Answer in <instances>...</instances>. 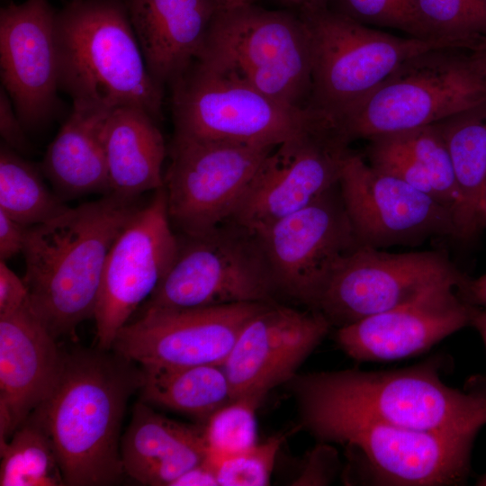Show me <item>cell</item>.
Segmentation results:
<instances>
[{"label":"cell","mask_w":486,"mask_h":486,"mask_svg":"<svg viewBox=\"0 0 486 486\" xmlns=\"http://www.w3.org/2000/svg\"><path fill=\"white\" fill-rule=\"evenodd\" d=\"M140 364L111 350L64 352L50 395L29 416L49 436L65 485L104 486L124 474L120 431L130 396L142 385Z\"/></svg>","instance_id":"1"},{"label":"cell","mask_w":486,"mask_h":486,"mask_svg":"<svg viewBox=\"0 0 486 486\" xmlns=\"http://www.w3.org/2000/svg\"><path fill=\"white\" fill-rule=\"evenodd\" d=\"M139 198L108 193L29 228L22 251L28 305L56 339L94 318L108 254L142 206Z\"/></svg>","instance_id":"2"},{"label":"cell","mask_w":486,"mask_h":486,"mask_svg":"<svg viewBox=\"0 0 486 486\" xmlns=\"http://www.w3.org/2000/svg\"><path fill=\"white\" fill-rule=\"evenodd\" d=\"M58 86L78 110H145L162 119L164 88L151 76L125 0H70L57 11Z\"/></svg>","instance_id":"3"},{"label":"cell","mask_w":486,"mask_h":486,"mask_svg":"<svg viewBox=\"0 0 486 486\" xmlns=\"http://www.w3.org/2000/svg\"><path fill=\"white\" fill-rule=\"evenodd\" d=\"M291 389L301 411H328L400 427L476 435L486 424V396L446 385L428 362L392 371L341 370L295 375Z\"/></svg>","instance_id":"4"},{"label":"cell","mask_w":486,"mask_h":486,"mask_svg":"<svg viewBox=\"0 0 486 486\" xmlns=\"http://www.w3.org/2000/svg\"><path fill=\"white\" fill-rule=\"evenodd\" d=\"M197 58H202L290 106L310 108L312 51L295 11L255 4L220 9Z\"/></svg>","instance_id":"5"},{"label":"cell","mask_w":486,"mask_h":486,"mask_svg":"<svg viewBox=\"0 0 486 486\" xmlns=\"http://www.w3.org/2000/svg\"><path fill=\"white\" fill-rule=\"evenodd\" d=\"M299 14L311 41L309 107L335 124L408 58L431 50H462L448 40L395 36L328 7Z\"/></svg>","instance_id":"6"},{"label":"cell","mask_w":486,"mask_h":486,"mask_svg":"<svg viewBox=\"0 0 486 486\" xmlns=\"http://www.w3.org/2000/svg\"><path fill=\"white\" fill-rule=\"evenodd\" d=\"M169 86L176 136L277 146L325 119L311 108L281 103L202 58Z\"/></svg>","instance_id":"7"},{"label":"cell","mask_w":486,"mask_h":486,"mask_svg":"<svg viewBox=\"0 0 486 486\" xmlns=\"http://www.w3.org/2000/svg\"><path fill=\"white\" fill-rule=\"evenodd\" d=\"M459 50L437 49L402 62L336 126L349 141L436 123L486 99V82Z\"/></svg>","instance_id":"8"},{"label":"cell","mask_w":486,"mask_h":486,"mask_svg":"<svg viewBox=\"0 0 486 486\" xmlns=\"http://www.w3.org/2000/svg\"><path fill=\"white\" fill-rule=\"evenodd\" d=\"M299 413L301 425L321 442L357 454L374 484L455 485L469 473L474 435L418 430L338 412Z\"/></svg>","instance_id":"9"},{"label":"cell","mask_w":486,"mask_h":486,"mask_svg":"<svg viewBox=\"0 0 486 486\" xmlns=\"http://www.w3.org/2000/svg\"><path fill=\"white\" fill-rule=\"evenodd\" d=\"M276 295L256 237L227 221L178 237L176 257L142 310L270 303Z\"/></svg>","instance_id":"10"},{"label":"cell","mask_w":486,"mask_h":486,"mask_svg":"<svg viewBox=\"0 0 486 486\" xmlns=\"http://www.w3.org/2000/svg\"><path fill=\"white\" fill-rule=\"evenodd\" d=\"M446 253H392L358 246L344 255L310 310L338 328L409 302L430 288L464 277Z\"/></svg>","instance_id":"11"},{"label":"cell","mask_w":486,"mask_h":486,"mask_svg":"<svg viewBox=\"0 0 486 486\" xmlns=\"http://www.w3.org/2000/svg\"><path fill=\"white\" fill-rule=\"evenodd\" d=\"M275 147L174 135L163 185L172 226L196 235L229 221Z\"/></svg>","instance_id":"12"},{"label":"cell","mask_w":486,"mask_h":486,"mask_svg":"<svg viewBox=\"0 0 486 486\" xmlns=\"http://www.w3.org/2000/svg\"><path fill=\"white\" fill-rule=\"evenodd\" d=\"M349 144L328 119L278 144L229 221L254 235L308 206L338 184Z\"/></svg>","instance_id":"13"},{"label":"cell","mask_w":486,"mask_h":486,"mask_svg":"<svg viewBox=\"0 0 486 486\" xmlns=\"http://www.w3.org/2000/svg\"><path fill=\"white\" fill-rule=\"evenodd\" d=\"M346 213L360 246H413L427 239H460L452 212L433 196L372 166L350 152L338 180Z\"/></svg>","instance_id":"14"},{"label":"cell","mask_w":486,"mask_h":486,"mask_svg":"<svg viewBox=\"0 0 486 486\" xmlns=\"http://www.w3.org/2000/svg\"><path fill=\"white\" fill-rule=\"evenodd\" d=\"M177 248L162 186L135 212L108 254L94 315L98 348L112 350L119 330L169 270Z\"/></svg>","instance_id":"15"},{"label":"cell","mask_w":486,"mask_h":486,"mask_svg":"<svg viewBox=\"0 0 486 486\" xmlns=\"http://www.w3.org/2000/svg\"><path fill=\"white\" fill-rule=\"evenodd\" d=\"M254 236L277 294L308 309L338 260L360 246L343 206L338 184Z\"/></svg>","instance_id":"16"},{"label":"cell","mask_w":486,"mask_h":486,"mask_svg":"<svg viewBox=\"0 0 486 486\" xmlns=\"http://www.w3.org/2000/svg\"><path fill=\"white\" fill-rule=\"evenodd\" d=\"M266 304L145 309L119 330L112 350L140 365L223 364L244 325Z\"/></svg>","instance_id":"17"},{"label":"cell","mask_w":486,"mask_h":486,"mask_svg":"<svg viewBox=\"0 0 486 486\" xmlns=\"http://www.w3.org/2000/svg\"><path fill=\"white\" fill-rule=\"evenodd\" d=\"M57 11L49 0L10 2L0 9V75L26 130L47 124L58 108Z\"/></svg>","instance_id":"18"},{"label":"cell","mask_w":486,"mask_h":486,"mask_svg":"<svg viewBox=\"0 0 486 486\" xmlns=\"http://www.w3.org/2000/svg\"><path fill=\"white\" fill-rule=\"evenodd\" d=\"M331 326L320 312L266 304L239 332L222 366L232 399L258 396L290 382Z\"/></svg>","instance_id":"19"},{"label":"cell","mask_w":486,"mask_h":486,"mask_svg":"<svg viewBox=\"0 0 486 486\" xmlns=\"http://www.w3.org/2000/svg\"><path fill=\"white\" fill-rule=\"evenodd\" d=\"M460 283L439 284L409 302L338 328L337 343L351 358L363 362L425 352L470 325V306L458 293Z\"/></svg>","instance_id":"20"},{"label":"cell","mask_w":486,"mask_h":486,"mask_svg":"<svg viewBox=\"0 0 486 486\" xmlns=\"http://www.w3.org/2000/svg\"><path fill=\"white\" fill-rule=\"evenodd\" d=\"M64 352L28 302L0 317V442L6 441L50 395Z\"/></svg>","instance_id":"21"},{"label":"cell","mask_w":486,"mask_h":486,"mask_svg":"<svg viewBox=\"0 0 486 486\" xmlns=\"http://www.w3.org/2000/svg\"><path fill=\"white\" fill-rule=\"evenodd\" d=\"M153 79L170 86L199 57L212 20L214 0H125Z\"/></svg>","instance_id":"22"},{"label":"cell","mask_w":486,"mask_h":486,"mask_svg":"<svg viewBox=\"0 0 486 486\" xmlns=\"http://www.w3.org/2000/svg\"><path fill=\"white\" fill-rule=\"evenodd\" d=\"M206 456L203 427L167 418L144 401L134 406L121 439L124 474L144 485L172 486Z\"/></svg>","instance_id":"23"},{"label":"cell","mask_w":486,"mask_h":486,"mask_svg":"<svg viewBox=\"0 0 486 486\" xmlns=\"http://www.w3.org/2000/svg\"><path fill=\"white\" fill-rule=\"evenodd\" d=\"M104 144L110 193L140 197L164 185L166 148L157 121L145 110L134 106L112 110Z\"/></svg>","instance_id":"24"},{"label":"cell","mask_w":486,"mask_h":486,"mask_svg":"<svg viewBox=\"0 0 486 486\" xmlns=\"http://www.w3.org/2000/svg\"><path fill=\"white\" fill-rule=\"evenodd\" d=\"M110 112L73 108L49 145L40 167L62 199L110 193L104 144Z\"/></svg>","instance_id":"25"},{"label":"cell","mask_w":486,"mask_h":486,"mask_svg":"<svg viewBox=\"0 0 486 486\" xmlns=\"http://www.w3.org/2000/svg\"><path fill=\"white\" fill-rule=\"evenodd\" d=\"M434 125L452 158L463 199L467 240L486 223L481 212L486 190V99Z\"/></svg>","instance_id":"26"},{"label":"cell","mask_w":486,"mask_h":486,"mask_svg":"<svg viewBox=\"0 0 486 486\" xmlns=\"http://www.w3.org/2000/svg\"><path fill=\"white\" fill-rule=\"evenodd\" d=\"M141 401L196 417L203 421L232 400L222 364L140 365Z\"/></svg>","instance_id":"27"},{"label":"cell","mask_w":486,"mask_h":486,"mask_svg":"<svg viewBox=\"0 0 486 486\" xmlns=\"http://www.w3.org/2000/svg\"><path fill=\"white\" fill-rule=\"evenodd\" d=\"M40 167L2 144L0 148V211L26 227L44 223L68 209L50 190Z\"/></svg>","instance_id":"28"},{"label":"cell","mask_w":486,"mask_h":486,"mask_svg":"<svg viewBox=\"0 0 486 486\" xmlns=\"http://www.w3.org/2000/svg\"><path fill=\"white\" fill-rule=\"evenodd\" d=\"M1 486L65 485L53 446L31 418L6 441L0 442Z\"/></svg>","instance_id":"29"},{"label":"cell","mask_w":486,"mask_h":486,"mask_svg":"<svg viewBox=\"0 0 486 486\" xmlns=\"http://www.w3.org/2000/svg\"><path fill=\"white\" fill-rule=\"evenodd\" d=\"M428 39L448 40L471 52L486 45L485 0H414Z\"/></svg>","instance_id":"30"},{"label":"cell","mask_w":486,"mask_h":486,"mask_svg":"<svg viewBox=\"0 0 486 486\" xmlns=\"http://www.w3.org/2000/svg\"><path fill=\"white\" fill-rule=\"evenodd\" d=\"M392 135L423 167L438 200L455 220L464 240V204L454 165L441 134L434 124Z\"/></svg>","instance_id":"31"},{"label":"cell","mask_w":486,"mask_h":486,"mask_svg":"<svg viewBox=\"0 0 486 486\" xmlns=\"http://www.w3.org/2000/svg\"><path fill=\"white\" fill-rule=\"evenodd\" d=\"M262 400L253 395L234 398L207 418L203 427L207 457L236 454L258 443L256 410Z\"/></svg>","instance_id":"32"},{"label":"cell","mask_w":486,"mask_h":486,"mask_svg":"<svg viewBox=\"0 0 486 486\" xmlns=\"http://www.w3.org/2000/svg\"><path fill=\"white\" fill-rule=\"evenodd\" d=\"M284 440L276 435L244 451L206 458L215 467L219 486H266Z\"/></svg>","instance_id":"33"},{"label":"cell","mask_w":486,"mask_h":486,"mask_svg":"<svg viewBox=\"0 0 486 486\" xmlns=\"http://www.w3.org/2000/svg\"><path fill=\"white\" fill-rule=\"evenodd\" d=\"M328 8L364 24L403 31L411 37L426 38L414 0H328Z\"/></svg>","instance_id":"34"},{"label":"cell","mask_w":486,"mask_h":486,"mask_svg":"<svg viewBox=\"0 0 486 486\" xmlns=\"http://www.w3.org/2000/svg\"><path fill=\"white\" fill-rule=\"evenodd\" d=\"M368 140L367 162L372 166L438 200L426 171L392 135Z\"/></svg>","instance_id":"35"},{"label":"cell","mask_w":486,"mask_h":486,"mask_svg":"<svg viewBox=\"0 0 486 486\" xmlns=\"http://www.w3.org/2000/svg\"><path fill=\"white\" fill-rule=\"evenodd\" d=\"M26 129L20 120L6 91L0 89V134L4 144L16 152H26L30 144Z\"/></svg>","instance_id":"36"},{"label":"cell","mask_w":486,"mask_h":486,"mask_svg":"<svg viewBox=\"0 0 486 486\" xmlns=\"http://www.w3.org/2000/svg\"><path fill=\"white\" fill-rule=\"evenodd\" d=\"M28 302V289L23 279L0 260V317L12 314Z\"/></svg>","instance_id":"37"},{"label":"cell","mask_w":486,"mask_h":486,"mask_svg":"<svg viewBox=\"0 0 486 486\" xmlns=\"http://www.w3.org/2000/svg\"><path fill=\"white\" fill-rule=\"evenodd\" d=\"M29 227L14 220L0 211V260L6 261L22 253Z\"/></svg>","instance_id":"38"},{"label":"cell","mask_w":486,"mask_h":486,"mask_svg":"<svg viewBox=\"0 0 486 486\" xmlns=\"http://www.w3.org/2000/svg\"><path fill=\"white\" fill-rule=\"evenodd\" d=\"M457 290L467 305L486 312V274L475 278L465 274Z\"/></svg>","instance_id":"39"},{"label":"cell","mask_w":486,"mask_h":486,"mask_svg":"<svg viewBox=\"0 0 486 486\" xmlns=\"http://www.w3.org/2000/svg\"><path fill=\"white\" fill-rule=\"evenodd\" d=\"M172 486H219L215 467L205 458L177 478Z\"/></svg>","instance_id":"40"},{"label":"cell","mask_w":486,"mask_h":486,"mask_svg":"<svg viewBox=\"0 0 486 486\" xmlns=\"http://www.w3.org/2000/svg\"><path fill=\"white\" fill-rule=\"evenodd\" d=\"M285 9L297 13L328 7V0H276Z\"/></svg>","instance_id":"41"},{"label":"cell","mask_w":486,"mask_h":486,"mask_svg":"<svg viewBox=\"0 0 486 486\" xmlns=\"http://www.w3.org/2000/svg\"><path fill=\"white\" fill-rule=\"evenodd\" d=\"M470 325L480 333L486 346V312L470 307ZM483 390L486 396V383Z\"/></svg>","instance_id":"42"},{"label":"cell","mask_w":486,"mask_h":486,"mask_svg":"<svg viewBox=\"0 0 486 486\" xmlns=\"http://www.w3.org/2000/svg\"><path fill=\"white\" fill-rule=\"evenodd\" d=\"M468 57L474 69L486 82V45L472 51Z\"/></svg>","instance_id":"43"},{"label":"cell","mask_w":486,"mask_h":486,"mask_svg":"<svg viewBox=\"0 0 486 486\" xmlns=\"http://www.w3.org/2000/svg\"><path fill=\"white\" fill-rule=\"evenodd\" d=\"M220 9H230L244 5L252 4L256 0H214Z\"/></svg>","instance_id":"44"},{"label":"cell","mask_w":486,"mask_h":486,"mask_svg":"<svg viewBox=\"0 0 486 486\" xmlns=\"http://www.w3.org/2000/svg\"><path fill=\"white\" fill-rule=\"evenodd\" d=\"M477 485L486 486V473L480 477L477 481Z\"/></svg>","instance_id":"45"},{"label":"cell","mask_w":486,"mask_h":486,"mask_svg":"<svg viewBox=\"0 0 486 486\" xmlns=\"http://www.w3.org/2000/svg\"><path fill=\"white\" fill-rule=\"evenodd\" d=\"M481 211H482V215L486 222V202L482 203Z\"/></svg>","instance_id":"46"},{"label":"cell","mask_w":486,"mask_h":486,"mask_svg":"<svg viewBox=\"0 0 486 486\" xmlns=\"http://www.w3.org/2000/svg\"><path fill=\"white\" fill-rule=\"evenodd\" d=\"M483 202H486V190H485V193H484V196H483V200H482V205ZM482 209V207H481ZM482 212V211H481Z\"/></svg>","instance_id":"47"},{"label":"cell","mask_w":486,"mask_h":486,"mask_svg":"<svg viewBox=\"0 0 486 486\" xmlns=\"http://www.w3.org/2000/svg\"><path fill=\"white\" fill-rule=\"evenodd\" d=\"M486 1V0H485Z\"/></svg>","instance_id":"48"}]
</instances>
